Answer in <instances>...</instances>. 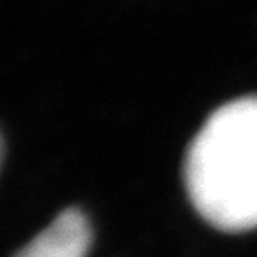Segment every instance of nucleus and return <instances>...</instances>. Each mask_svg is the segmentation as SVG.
<instances>
[{
	"label": "nucleus",
	"instance_id": "nucleus-3",
	"mask_svg": "<svg viewBox=\"0 0 257 257\" xmlns=\"http://www.w3.org/2000/svg\"><path fill=\"white\" fill-rule=\"evenodd\" d=\"M0 155H2V145H0Z\"/></svg>",
	"mask_w": 257,
	"mask_h": 257
},
{
	"label": "nucleus",
	"instance_id": "nucleus-1",
	"mask_svg": "<svg viewBox=\"0 0 257 257\" xmlns=\"http://www.w3.org/2000/svg\"><path fill=\"white\" fill-rule=\"evenodd\" d=\"M185 187L211 227H257V95L221 105L204 122L185 156Z\"/></svg>",
	"mask_w": 257,
	"mask_h": 257
},
{
	"label": "nucleus",
	"instance_id": "nucleus-2",
	"mask_svg": "<svg viewBox=\"0 0 257 257\" xmlns=\"http://www.w3.org/2000/svg\"><path fill=\"white\" fill-rule=\"evenodd\" d=\"M92 242L90 223L82 211L65 210L16 257H86Z\"/></svg>",
	"mask_w": 257,
	"mask_h": 257
}]
</instances>
